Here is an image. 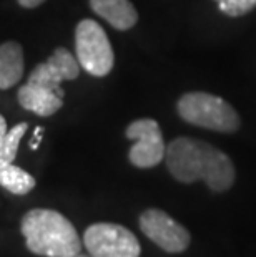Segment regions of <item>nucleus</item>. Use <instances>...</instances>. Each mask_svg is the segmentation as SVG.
Listing matches in <instances>:
<instances>
[{"label":"nucleus","mask_w":256,"mask_h":257,"mask_svg":"<svg viewBox=\"0 0 256 257\" xmlns=\"http://www.w3.org/2000/svg\"><path fill=\"white\" fill-rule=\"evenodd\" d=\"M177 111L183 121L216 133H235L241 124L230 103L206 91L185 93L177 103Z\"/></svg>","instance_id":"nucleus-3"},{"label":"nucleus","mask_w":256,"mask_h":257,"mask_svg":"<svg viewBox=\"0 0 256 257\" xmlns=\"http://www.w3.org/2000/svg\"><path fill=\"white\" fill-rule=\"evenodd\" d=\"M17 2L24 9H35V7H39V5H42L45 0H17Z\"/></svg>","instance_id":"nucleus-15"},{"label":"nucleus","mask_w":256,"mask_h":257,"mask_svg":"<svg viewBox=\"0 0 256 257\" xmlns=\"http://www.w3.org/2000/svg\"><path fill=\"white\" fill-rule=\"evenodd\" d=\"M125 136L133 141V146L128 151V160L133 166L140 169H148L165 160L166 145L163 135L155 119L140 118L128 124Z\"/></svg>","instance_id":"nucleus-6"},{"label":"nucleus","mask_w":256,"mask_h":257,"mask_svg":"<svg viewBox=\"0 0 256 257\" xmlns=\"http://www.w3.org/2000/svg\"><path fill=\"white\" fill-rule=\"evenodd\" d=\"M75 53L80 67L94 76H107L115 63L112 43L95 20L85 19L75 29Z\"/></svg>","instance_id":"nucleus-4"},{"label":"nucleus","mask_w":256,"mask_h":257,"mask_svg":"<svg viewBox=\"0 0 256 257\" xmlns=\"http://www.w3.org/2000/svg\"><path fill=\"white\" fill-rule=\"evenodd\" d=\"M25 245L30 252L43 257H70L81 250L77 229L62 212L53 209H30L20 222Z\"/></svg>","instance_id":"nucleus-2"},{"label":"nucleus","mask_w":256,"mask_h":257,"mask_svg":"<svg viewBox=\"0 0 256 257\" xmlns=\"http://www.w3.org/2000/svg\"><path fill=\"white\" fill-rule=\"evenodd\" d=\"M70 257H94V255H89V254H75V255H70Z\"/></svg>","instance_id":"nucleus-18"},{"label":"nucleus","mask_w":256,"mask_h":257,"mask_svg":"<svg viewBox=\"0 0 256 257\" xmlns=\"http://www.w3.org/2000/svg\"><path fill=\"white\" fill-rule=\"evenodd\" d=\"M83 245L94 257H140L141 247L135 234L122 224L97 222L85 229Z\"/></svg>","instance_id":"nucleus-5"},{"label":"nucleus","mask_w":256,"mask_h":257,"mask_svg":"<svg viewBox=\"0 0 256 257\" xmlns=\"http://www.w3.org/2000/svg\"><path fill=\"white\" fill-rule=\"evenodd\" d=\"M90 7L117 30H130L138 22V12L130 0H90Z\"/></svg>","instance_id":"nucleus-10"},{"label":"nucleus","mask_w":256,"mask_h":257,"mask_svg":"<svg viewBox=\"0 0 256 257\" xmlns=\"http://www.w3.org/2000/svg\"><path fill=\"white\" fill-rule=\"evenodd\" d=\"M7 121H5V118L0 114V150H2V145H4V138L5 135H7Z\"/></svg>","instance_id":"nucleus-16"},{"label":"nucleus","mask_w":256,"mask_h":257,"mask_svg":"<svg viewBox=\"0 0 256 257\" xmlns=\"http://www.w3.org/2000/svg\"><path fill=\"white\" fill-rule=\"evenodd\" d=\"M138 224L141 232L168 254H182L192 244V234L188 229L168 212L156 207L141 212Z\"/></svg>","instance_id":"nucleus-7"},{"label":"nucleus","mask_w":256,"mask_h":257,"mask_svg":"<svg viewBox=\"0 0 256 257\" xmlns=\"http://www.w3.org/2000/svg\"><path fill=\"white\" fill-rule=\"evenodd\" d=\"M78 73H80V63L77 57H73L67 48L58 47L48 57L47 62L37 65L32 70V73L29 76V83L53 90L63 98L65 93L60 83L65 80H75Z\"/></svg>","instance_id":"nucleus-8"},{"label":"nucleus","mask_w":256,"mask_h":257,"mask_svg":"<svg viewBox=\"0 0 256 257\" xmlns=\"http://www.w3.org/2000/svg\"><path fill=\"white\" fill-rule=\"evenodd\" d=\"M165 163L178 183L203 181L213 193H225L235 184L231 158L206 141L180 136L166 146Z\"/></svg>","instance_id":"nucleus-1"},{"label":"nucleus","mask_w":256,"mask_h":257,"mask_svg":"<svg viewBox=\"0 0 256 257\" xmlns=\"http://www.w3.org/2000/svg\"><path fill=\"white\" fill-rule=\"evenodd\" d=\"M27 128L29 124L27 123H19L15 124L12 130L7 131L4 138V145H2V150H0V161L4 163H14L15 158H17V151H19V145L24 135L27 133Z\"/></svg>","instance_id":"nucleus-13"},{"label":"nucleus","mask_w":256,"mask_h":257,"mask_svg":"<svg viewBox=\"0 0 256 257\" xmlns=\"http://www.w3.org/2000/svg\"><path fill=\"white\" fill-rule=\"evenodd\" d=\"M42 133H43V128H37V130H35V138H34V141L30 143V148H32V150H37V146H39V140H42Z\"/></svg>","instance_id":"nucleus-17"},{"label":"nucleus","mask_w":256,"mask_h":257,"mask_svg":"<svg viewBox=\"0 0 256 257\" xmlns=\"http://www.w3.org/2000/svg\"><path fill=\"white\" fill-rule=\"evenodd\" d=\"M35 178L14 163L0 161V186L15 196H25L35 188Z\"/></svg>","instance_id":"nucleus-12"},{"label":"nucleus","mask_w":256,"mask_h":257,"mask_svg":"<svg viewBox=\"0 0 256 257\" xmlns=\"http://www.w3.org/2000/svg\"><path fill=\"white\" fill-rule=\"evenodd\" d=\"M25 62L24 48L17 42H5L0 45V90H9L24 76Z\"/></svg>","instance_id":"nucleus-11"},{"label":"nucleus","mask_w":256,"mask_h":257,"mask_svg":"<svg viewBox=\"0 0 256 257\" xmlns=\"http://www.w3.org/2000/svg\"><path fill=\"white\" fill-rule=\"evenodd\" d=\"M215 2L228 17H241L256 7V0H215Z\"/></svg>","instance_id":"nucleus-14"},{"label":"nucleus","mask_w":256,"mask_h":257,"mask_svg":"<svg viewBox=\"0 0 256 257\" xmlns=\"http://www.w3.org/2000/svg\"><path fill=\"white\" fill-rule=\"evenodd\" d=\"M17 100L22 108L39 114V116H52L63 105V98L58 93L39 85L29 83V81L19 90Z\"/></svg>","instance_id":"nucleus-9"}]
</instances>
